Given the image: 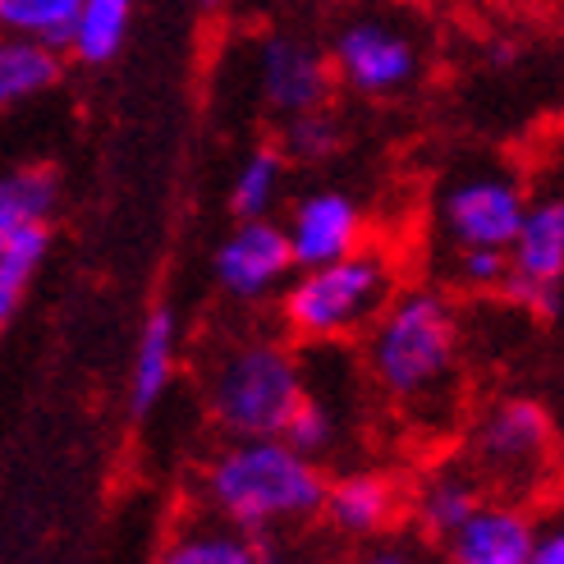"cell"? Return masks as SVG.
I'll return each mask as SVG.
<instances>
[{
    "instance_id": "27",
    "label": "cell",
    "mask_w": 564,
    "mask_h": 564,
    "mask_svg": "<svg viewBox=\"0 0 564 564\" xmlns=\"http://www.w3.org/2000/svg\"><path fill=\"white\" fill-rule=\"evenodd\" d=\"M354 564H422V555L409 546V542H362L358 560Z\"/></svg>"
},
{
    "instance_id": "29",
    "label": "cell",
    "mask_w": 564,
    "mask_h": 564,
    "mask_svg": "<svg viewBox=\"0 0 564 564\" xmlns=\"http://www.w3.org/2000/svg\"><path fill=\"white\" fill-rule=\"evenodd\" d=\"M258 564H317V560H307V555H294V551H262Z\"/></svg>"
},
{
    "instance_id": "13",
    "label": "cell",
    "mask_w": 564,
    "mask_h": 564,
    "mask_svg": "<svg viewBox=\"0 0 564 564\" xmlns=\"http://www.w3.org/2000/svg\"><path fill=\"white\" fill-rule=\"evenodd\" d=\"M400 482L381 468H354L345 477L326 482L322 496V519L330 523L335 538L345 542H377L400 519Z\"/></svg>"
},
{
    "instance_id": "9",
    "label": "cell",
    "mask_w": 564,
    "mask_h": 564,
    "mask_svg": "<svg viewBox=\"0 0 564 564\" xmlns=\"http://www.w3.org/2000/svg\"><path fill=\"white\" fill-rule=\"evenodd\" d=\"M212 271H216V285L239 303L271 299L275 290H285V280L294 275L285 230H280L271 216L239 220L235 230L225 235V243L216 248Z\"/></svg>"
},
{
    "instance_id": "1",
    "label": "cell",
    "mask_w": 564,
    "mask_h": 564,
    "mask_svg": "<svg viewBox=\"0 0 564 564\" xmlns=\"http://www.w3.org/2000/svg\"><path fill=\"white\" fill-rule=\"evenodd\" d=\"M459 313L436 290L394 294L368 326V372L413 422L445 427L459 400Z\"/></svg>"
},
{
    "instance_id": "7",
    "label": "cell",
    "mask_w": 564,
    "mask_h": 564,
    "mask_svg": "<svg viewBox=\"0 0 564 564\" xmlns=\"http://www.w3.org/2000/svg\"><path fill=\"white\" fill-rule=\"evenodd\" d=\"M528 207V184L505 165H464L441 188V225L455 248H510Z\"/></svg>"
},
{
    "instance_id": "15",
    "label": "cell",
    "mask_w": 564,
    "mask_h": 564,
    "mask_svg": "<svg viewBox=\"0 0 564 564\" xmlns=\"http://www.w3.org/2000/svg\"><path fill=\"white\" fill-rule=\"evenodd\" d=\"M482 491L487 487L477 482V473L468 464H441L417 482L413 519H417V528L427 532V538L445 542L449 532H455L477 505H482Z\"/></svg>"
},
{
    "instance_id": "2",
    "label": "cell",
    "mask_w": 564,
    "mask_h": 564,
    "mask_svg": "<svg viewBox=\"0 0 564 564\" xmlns=\"http://www.w3.org/2000/svg\"><path fill=\"white\" fill-rule=\"evenodd\" d=\"M203 491L220 523L262 538V532L322 514L326 473L317 468V459L299 455L280 436H243L207 464Z\"/></svg>"
},
{
    "instance_id": "5",
    "label": "cell",
    "mask_w": 564,
    "mask_h": 564,
    "mask_svg": "<svg viewBox=\"0 0 564 564\" xmlns=\"http://www.w3.org/2000/svg\"><path fill=\"white\" fill-rule=\"evenodd\" d=\"M326 61L330 78H340L354 97L394 101L413 93L427 69V28L400 6L358 10L340 23Z\"/></svg>"
},
{
    "instance_id": "19",
    "label": "cell",
    "mask_w": 564,
    "mask_h": 564,
    "mask_svg": "<svg viewBox=\"0 0 564 564\" xmlns=\"http://www.w3.org/2000/svg\"><path fill=\"white\" fill-rule=\"evenodd\" d=\"M61 207V180L46 165H23L0 180V230L14 225H51Z\"/></svg>"
},
{
    "instance_id": "24",
    "label": "cell",
    "mask_w": 564,
    "mask_h": 564,
    "mask_svg": "<svg viewBox=\"0 0 564 564\" xmlns=\"http://www.w3.org/2000/svg\"><path fill=\"white\" fill-rule=\"evenodd\" d=\"M51 252V225H14V230H0V271L19 285L37 275V267Z\"/></svg>"
},
{
    "instance_id": "28",
    "label": "cell",
    "mask_w": 564,
    "mask_h": 564,
    "mask_svg": "<svg viewBox=\"0 0 564 564\" xmlns=\"http://www.w3.org/2000/svg\"><path fill=\"white\" fill-rule=\"evenodd\" d=\"M19 299H23V285H19V280H10L6 271H0V330H6V326L14 322Z\"/></svg>"
},
{
    "instance_id": "30",
    "label": "cell",
    "mask_w": 564,
    "mask_h": 564,
    "mask_svg": "<svg viewBox=\"0 0 564 564\" xmlns=\"http://www.w3.org/2000/svg\"><path fill=\"white\" fill-rule=\"evenodd\" d=\"M230 6V0H203V10H225Z\"/></svg>"
},
{
    "instance_id": "20",
    "label": "cell",
    "mask_w": 564,
    "mask_h": 564,
    "mask_svg": "<svg viewBox=\"0 0 564 564\" xmlns=\"http://www.w3.org/2000/svg\"><path fill=\"white\" fill-rule=\"evenodd\" d=\"M78 0H0V33L33 37L51 51H65L74 33Z\"/></svg>"
},
{
    "instance_id": "8",
    "label": "cell",
    "mask_w": 564,
    "mask_h": 564,
    "mask_svg": "<svg viewBox=\"0 0 564 564\" xmlns=\"http://www.w3.org/2000/svg\"><path fill=\"white\" fill-rule=\"evenodd\" d=\"M505 258H510V280H505L510 299L555 322L564 303V197L560 193L528 197L523 220L510 248H505Z\"/></svg>"
},
{
    "instance_id": "11",
    "label": "cell",
    "mask_w": 564,
    "mask_h": 564,
    "mask_svg": "<svg viewBox=\"0 0 564 564\" xmlns=\"http://www.w3.org/2000/svg\"><path fill=\"white\" fill-rule=\"evenodd\" d=\"M290 243L294 271L303 267H326L345 252L368 243V220H362V207L340 188H313L303 193L290 207V220L280 225Z\"/></svg>"
},
{
    "instance_id": "23",
    "label": "cell",
    "mask_w": 564,
    "mask_h": 564,
    "mask_svg": "<svg viewBox=\"0 0 564 564\" xmlns=\"http://www.w3.org/2000/svg\"><path fill=\"white\" fill-rule=\"evenodd\" d=\"M280 441H285L290 449H299V455H307V459L326 455L330 441H335V409L307 390L299 400V409L290 413V422L280 427Z\"/></svg>"
},
{
    "instance_id": "14",
    "label": "cell",
    "mask_w": 564,
    "mask_h": 564,
    "mask_svg": "<svg viewBox=\"0 0 564 564\" xmlns=\"http://www.w3.org/2000/svg\"><path fill=\"white\" fill-rule=\"evenodd\" d=\"M175 340H180V322L171 307H152L143 335H138V349H133V372H129V413L133 417H148L161 394L171 390L175 381Z\"/></svg>"
},
{
    "instance_id": "18",
    "label": "cell",
    "mask_w": 564,
    "mask_h": 564,
    "mask_svg": "<svg viewBox=\"0 0 564 564\" xmlns=\"http://www.w3.org/2000/svg\"><path fill=\"white\" fill-rule=\"evenodd\" d=\"M129 28H133V0H78L65 51H74L78 65L101 69L124 51Z\"/></svg>"
},
{
    "instance_id": "12",
    "label": "cell",
    "mask_w": 564,
    "mask_h": 564,
    "mask_svg": "<svg viewBox=\"0 0 564 564\" xmlns=\"http://www.w3.org/2000/svg\"><path fill=\"white\" fill-rule=\"evenodd\" d=\"M538 514L523 500H487L445 538V564H528Z\"/></svg>"
},
{
    "instance_id": "6",
    "label": "cell",
    "mask_w": 564,
    "mask_h": 564,
    "mask_svg": "<svg viewBox=\"0 0 564 564\" xmlns=\"http://www.w3.org/2000/svg\"><path fill=\"white\" fill-rule=\"evenodd\" d=\"M477 482L496 487L500 496H532L551 468H555V417L546 404L528 400V394H510L496 400L482 417L473 422V464Z\"/></svg>"
},
{
    "instance_id": "25",
    "label": "cell",
    "mask_w": 564,
    "mask_h": 564,
    "mask_svg": "<svg viewBox=\"0 0 564 564\" xmlns=\"http://www.w3.org/2000/svg\"><path fill=\"white\" fill-rule=\"evenodd\" d=\"M455 271L468 290H505V280H510V258H505V248H459Z\"/></svg>"
},
{
    "instance_id": "26",
    "label": "cell",
    "mask_w": 564,
    "mask_h": 564,
    "mask_svg": "<svg viewBox=\"0 0 564 564\" xmlns=\"http://www.w3.org/2000/svg\"><path fill=\"white\" fill-rule=\"evenodd\" d=\"M528 564H564V528L551 519H538V532H532V546H528Z\"/></svg>"
},
{
    "instance_id": "17",
    "label": "cell",
    "mask_w": 564,
    "mask_h": 564,
    "mask_svg": "<svg viewBox=\"0 0 564 564\" xmlns=\"http://www.w3.org/2000/svg\"><path fill=\"white\" fill-rule=\"evenodd\" d=\"M61 83V51L0 33V110H14Z\"/></svg>"
},
{
    "instance_id": "22",
    "label": "cell",
    "mask_w": 564,
    "mask_h": 564,
    "mask_svg": "<svg viewBox=\"0 0 564 564\" xmlns=\"http://www.w3.org/2000/svg\"><path fill=\"white\" fill-rule=\"evenodd\" d=\"M335 148H340V120L330 110H303V116H290L285 120V133H280V156L285 161H326Z\"/></svg>"
},
{
    "instance_id": "10",
    "label": "cell",
    "mask_w": 564,
    "mask_h": 564,
    "mask_svg": "<svg viewBox=\"0 0 564 564\" xmlns=\"http://www.w3.org/2000/svg\"><path fill=\"white\" fill-rule=\"evenodd\" d=\"M252 78L267 110L275 116H303V110H322L330 101V61L303 37L271 33L252 51Z\"/></svg>"
},
{
    "instance_id": "3",
    "label": "cell",
    "mask_w": 564,
    "mask_h": 564,
    "mask_svg": "<svg viewBox=\"0 0 564 564\" xmlns=\"http://www.w3.org/2000/svg\"><path fill=\"white\" fill-rule=\"evenodd\" d=\"M394 299V262L390 252L362 243L326 267H303L280 290V322L294 340L335 345L368 330L377 313Z\"/></svg>"
},
{
    "instance_id": "21",
    "label": "cell",
    "mask_w": 564,
    "mask_h": 564,
    "mask_svg": "<svg viewBox=\"0 0 564 564\" xmlns=\"http://www.w3.org/2000/svg\"><path fill=\"white\" fill-rule=\"evenodd\" d=\"M280 188H285V156L275 148L248 152L243 165L235 171V184H230V212L239 220L271 216V207L280 203Z\"/></svg>"
},
{
    "instance_id": "16",
    "label": "cell",
    "mask_w": 564,
    "mask_h": 564,
    "mask_svg": "<svg viewBox=\"0 0 564 564\" xmlns=\"http://www.w3.org/2000/svg\"><path fill=\"white\" fill-rule=\"evenodd\" d=\"M262 546L248 532L220 523V519H188L171 532L156 564H258Z\"/></svg>"
},
{
    "instance_id": "4",
    "label": "cell",
    "mask_w": 564,
    "mask_h": 564,
    "mask_svg": "<svg viewBox=\"0 0 564 564\" xmlns=\"http://www.w3.org/2000/svg\"><path fill=\"white\" fill-rule=\"evenodd\" d=\"M303 394L307 372L294 349L280 340H239L220 349L207 377V413L230 441L280 436Z\"/></svg>"
}]
</instances>
